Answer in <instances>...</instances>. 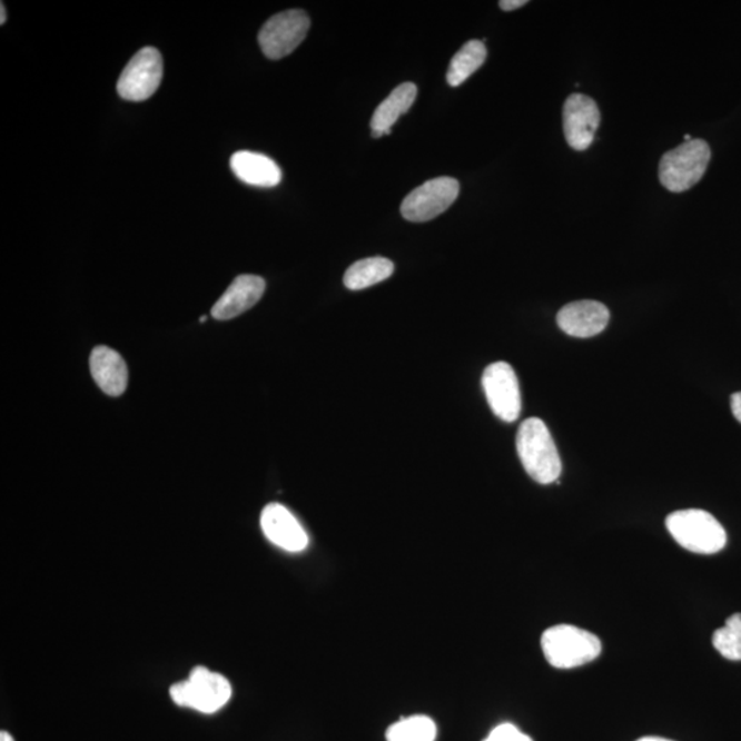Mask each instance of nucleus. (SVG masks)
<instances>
[{
  "label": "nucleus",
  "mask_w": 741,
  "mask_h": 741,
  "mask_svg": "<svg viewBox=\"0 0 741 741\" xmlns=\"http://www.w3.org/2000/svg\"><path fill=\"white\" fill-rule=\"evenodd\" d=\"M525 4H527V0H503V2H500V9L504 11H513L521 9L522 6Z\"/></svg>",
  "instance_id": "4be33fe9"
},
{
  "label": "nucleus",
  "mask_w": 741,
  "mask_h": 741,
  "mask_svg": "<svg viewBox=\"0 0 741 741\" xmlns=\"http://www.w3.org/2000/svg\"><path fill=\"white\" fill-rule=\"evenodd\" d=\"M714 649L729 661H741V614L728 618L725 626L713 634Z\"/></svg>",
  "instance_id": "aec40b11"
},
{
  "label": "nucleus",
  "mask_w": 741,
  "mask_h": 741,
  "mask_svg": "<svg viewBox=\"0 0 741 741\" xmlns=\"http://www.w3.org/2000/svg\"><path fill=\"white\" fill-rule=\"evenodd\" d=\"M484 741H533V739L521 732L513 723H502L494 728Z\"/></svg>",
  "instance_id": "412c9836"
},
{
  "label": "nucleus",
  "mask_w": 741,
  "mask_h": 741,
  "mask_svg": "<svg viewBox=\"0 0 741 741\" xmlns=\"http://www.w3.org/2000/svg\"><path fill=\"white\" fill-rule=\"evenodd\" d=\"M0 741H14L13 737L9 732H0Z\"/></svg>",
  "instance_id": "b1692460"
},
{
  "label": "nucleus",
  "mask_w": 741,
  "mask_h": 741,
  "mask_svg": "<svg viewBox=\"0 0 741 741\" xmlns=\"http://www.w3.org/2000/svg\"><path fill=\"white\" fill-rule=\"evenodd\" d=\"M90 368L93 381L109 396H121L126 392L128 368L120 353L108 346H97L91 353Z\"/></svg>",
  "instance_id": "4468645a"
},
{
  "label": "nucleus",
  "mask_w": 741,
  "mask_h": 741,
  "mask_svg": "<svg viewBox=\"0 0 741 741\" xmlns=\"http://www.w3.org/2000/svg\"><path fill=\"white\" fill-rule=\"evenodd\" d=\"M638 741H672V740L662 739V738H643Z\"/></svg>",
  "instance_id": "a878e982"
},
{
  "label": "nucleus",
  "mask_w": 741,
  "mask_h": 741,
  "mask_svg": "<svg viewBox=\"0 0 741 741\" xmlns=\"http://www.w3.org/2000/svg\"><path fill=\"white\" fill-rule=\"evenodd\" d=\"M309 28V16L304 10H287L264 23L258 33V45L269 60H280L303 43Z\"/></svg>",
  "instance_id": "423d86ee"
},
{
  "label": "nucleus",
  "mask_w": 741,
  "mask_h": 741,
  "mask_svg": "<svg viewBox=\"0 0 741 741\" xmlns=\"http://www.w3.org/2000/svg\"><path fill=\"white\" fill-rule=\"evenodd\" d=\"M164 75L160 51L155 47H145L137 52L122 70L117 91L126 101L144 102L155 96Z\"/></svg>",
  "instance_id": "0eeeda50"
},
{
  "label": "nucleus",
  "mask_w": 741,
  "mask_h": 741,
  "mask_svg": "<svg viewBox=\"0 0 741 741\" xmlns=\"http://www.w3.org/2000/svg\"><path fill=\"white\" fill-rule=\"evenodd\" d=\"M437 725L426 715L402 719L387 729V741H435Z\"/></svg>",
  "instance_id": "6ab92c4d"
},
{
  "label": "nucleus",
  "mask_w": 741,
  "mask_h": 741,
  "mask_svg": "<svg viewBox=\"0 0 741 741\" xmlns=\"http://www.w3.org/2000/svg\"><path fill=\"white\" fill-rule=\"evenodd\" d=\"M487 51L484 41L470 40L452 58L446 81L451 87L462 86L473 76L486 60Z\"/></svg>",
  "instance_id": "a211bd4d"
},
{
  "label": "nucleus",
  "mask_w": 741,
  "mask_h": 741,
  "mask_svg": "<svg viewBox=\"0 0 741 741\" xmlns=\"http://www.w3.org/2000/svg\"><path fill=\"white\" fill-rule=\"evenodd\" d=\"M266 292V280L256 275H240L211 308L217 320L234 319L255 307Z\"/></svg>",
  "instance_id": "ddd939ff"
},
{
  "label": "nucleus",
  "mask_w": 741,
  "mask_h": 741,
  "mask_svg": "<svg viewBox=\"0 0 741 741\" xmlns=\"http://www.w3.org/2000/svg\"><path fill=\"white\" fill-rule=\"evenodd\" d=\"M731 407L733 416L741 423V392L732 394Z\"/></svg>",
  "instance_id": "5701e85b"
},
{
  "label": "nucleus",
  "mask_w": 741,
  "mask_h": 741,
  "mask_svg": "<svg viewBox=\"0 0 741 741\" xmlns=\"http://www.w3.org/2000/svg\"><path fill=\"white\" fill-rule=\"evenodd\" d=\"M169 695L180 708L214 714L231 699L233 688L225 675L210 672L205 666H197L191 670L187 680L170 686Z\"/></svg>",
  "instance_id": "20e7f679"
},
{
  "label": "nucleus",
  "mask_w": 741,
  "mask_h": 741,
  "mask_svg": "<svg viewBox=\"0 0 741 741\" xmlns=\"http://www.w3.org/2000/svg\"><path fill=\"white\" fill-rule=\"evenodd\" d=\"M0 6H2V8H0V10H2V17H0V23H2V26H3V23L6 22V20H8V13H6V6H4V3H2V4H0Z\"/></svg>",
  "instance_id": "393cba45"
},
{
  "label": "nucleus",
  "mask_w": 741,
  "mask_h": 741,
  "mask_svg": "<svg viewBox=\"0 0 741 741\" xmlns=\"http://www.w3.org/2000/svg\"><path fill=\"white\" fill-rule=\"evenodd\" d=\"M711 150L702 139H692L662 157L659 164V180L666 190L682 192L690 190L703 178L709 167Z\"/></svg>",
  "instance_id": "39448f33"
},
{
  "label": "nucleus",
  "mask_w": 741,
  "mask_h": 741,
  "mask_svg": "<svg viewBox=\"0 0 741 741\" xmlns=\"http://www.w3.org/2000/svg\"><path fill=\"white\" fill-rule=\"evenodd\" d=\"M600 126V110L592 98L573 93L563 108L564 137L572 149L584 151L595 140Z\"/></svg>",
  "instance_id": "9d476101"
},
{
  "label": "nucleus",
  "mask_w": 741,
  "mask_h": 741,
  "mask_svg": "<svg viewBox=\"0 0 741 741\" xmlns=\"http://www.w3.org/2000/svg\"><path fill=\"white\" fill-rule=\"evenodd\" d=\"M206 320H208V317H206V316H202L201 319H199V322H201V323H205Z\"/></svg>",
  "instance_id": "bb28decb"
},
{
  "label": "nucleus",
  "mask_w": 741,
  "mask_h": 741,
  "mask_svg": "<svg viewBox=\"0 0 741 741\" xmlns=\"http://www.w3.org/2000/svg\"><path fill=\"white\" fill-rule=\"evenodd\" d=\"M482 386L487 403L498 419L513 423L520 417L522 411L520 382L508 363L491 364L482 376Z\"/></svg>",
  "instance_id": "1a4fd4ad"
},
{
  "label": "nucleus",
  "mask_w": 741,
  "mask_h": 741,
  "mask_svg": "<svg viewBox=\"0 0 741 741\" xmlns=\"http://www.w3.org/2000/svg\"><path fill=\"white\" fill-rule=\"evenodd\" d=\"M666 526L682 549L693 554L713 555L725 549V528L703 510L675 511L668 516Z\"/></svg>",
  "instance_id": "7ed1b4c3"
},
{
  "label": "nucleus",
  "mask_w": 741,
  "mask_h": 741,
  "mask_svg": "<svg viewBox=\"0 0 741 741\" xmlns=\"http://www.w3.org/2000/svg\"><path fill=\"white\" fill-rule=\"evenodd\" d=\"M516 451L523 468L539 484H552L561 476L562 461L555 441L539 417L522 423L516 435Z\"/></svg>",
  "instance_id": "f257e3e1"
},
{
  "label": "nucleus",
  "mask_w": 741,
  "mask_h": 741,
  "mask_svg": "<svg viewBox=\"0 0 741 741\" xmlns=\"http://www.w3.org/2000/svg\"><path fill=\"white\" fill-rule=\"evenodd\" d=\"M394 273V264L385 257H370L353 264L346 270L344 285L352 292L364 290V288L378 285L391 278Z\"/></svg>",
  "instance_id": "f3484780"
},
{
  "label": "nucleus",
  "mask_w": 741,
  "mask_h": 741,
  "mask_svg": "<svg viewBox=\"0 0 741 741\" xmlns=\"http://www.w3.org/2000/svg\"><path fill=\"white\" fill-rule=\"evenodd\" d=\"M563 333L575 338H591L603 333L610 322V310L597 302H575L564 305L556 316Z\"/></svg>",
  "instance_id": "f8f14e48"
},
{
  "label": "nucleus",
  "mask_w": 741,
  "mask_h": 741,
  "mask_svg": "<svg viewBox=\"0 0 741 741\" xmlns=\"http://www.w3.org/2000/svg\"><path fill=\"white\" fill-rule=\"evenodd\" d=\"M233 172L244 184L256 187H275L280 184L281 169L273 158L260 152L238 151L231 157Z\"/></svg>",
  "instance_id": "2eb2a0df"
},
{
  "label": "nucleus",
  "mask_w": 741,
  "mask_h": 741,
  "mask_svg": "<svg viewBox=\"0 0 741 741\" xmlns=\"http://www.w3.org/2000/svg\"><path fill=\"white\" fill-rule=\"evenodd\" d=\"M416 96L417 87L414 82H403L394 88L391 96L376 108L373 120H370L373 137L378 139L384 135H389L394 124L415 103Z\"/></svg>",
  "instance_id": "dca6fc26"
},
{
  "label": "nucleus",
  "mask_w": 741,
  "mask_h": 741,
  "mask_svg": "<svg viewBox=\"0 0 741 741\" xmlns=\"http://www.w3.org/2000/svg\"><path fill=\"white\" fill-rule=\"evenodd\" d=\"M546 661L556 669H574L595 661L602 654V641L596 634L573 625H556L541 638Z\"/></svg>",
  "instance_id": "f03ea898"
},
{
  "label": "nucleus",
  "mask_w": 741,
  "mask_h": 741,
  "mask_svg": "<svg viewBox=\"0 0 741 741\" xmlns=\"http://www.w3.org/2000/svg\"><path fill=\"white\" fill-rule=\"evenodd\" d=\"M461 185L453 178H437L426 181L411 191L402 204L404 219L423 223L444 214L456 201Z\"/></svg>",
  "instance_id": "6e6552de"
},
{
  "label": "nucleus",
  "mask_w": 741,
  "mask_h": 741,
  "mask_svg": "<svg viewBox=\"0 0 741 741\" xmlns=\"http://www.w3.org/2000/svg\"><path fill=\"white\" fill-rule=\"evenodd\" d=\"M261 528L270 543L287 552H302L307 549L309 539L302 523L285 505L273 503L263 510Z\"/></svg>",
  "instance_id": "9b49d317"
}]
</instances>
